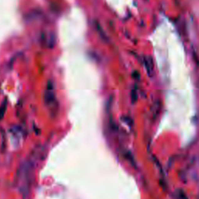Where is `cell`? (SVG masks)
<instances>
[{
	"mask_svg": "<svg viewBox=\"0 0 199 199\" xmlns=\"http://www.w3.org/2000/svg\"><path fill=\"white\" fill-rule=\"evenodd\" d=\"M34 165L30 160H27L20 165L17 172V184L20 191L27 195L30 191L34 176Z\"/></svg>",
	"mask_w": 199,
	"mask_h": 199,
	"instance_id": "1",
	"label": "cell"
},
{
	"mask_svg": "<svg viewBox=\"0 0 199 199\" xmlns=\"http://www.w3.org/2000/svg\"><path fill=\"white\" fill-rule=\"evenodd\" d=\"M44 100H45V104L48 107L51 112H53V107H55V96L53 92V85L51 81L48 82V89L45 92V95H44Z\"/></svg>",
	"mask_w": 199,
	"mask_h": 199,
	"instance_id": "2",
	"label": "cell"
},
{
	"mask_svg": "<svg viewBox=\"0 0 199 199\" xmlns=\"http://www.w3.org/2000/svg\"><path fill=\"white\" fill-rule=\"evenodd\" d=\"M6 107H7V100L5 99L2 103V104L0 105V121L4 118L6 111Z\"/></svg>",
	"mask_w": 199,
	"mask_h": 199,
	"instance_id": "3",
	"label": "cell"
},
{
	"mask_svg": "<svg viewBox=\"0 0 199 199\" xmlns=\"http://www.w3.org/2000/svg\"><path fill=\"white\" fill-rule=\"evenodd\" d=\"M54 45H55V37L54 35L51 34V37H50L49 41H48V46H49L50 48H53Z\"/></svg>",
	"mask_w": 199,
	"mask_h": 199,
	"instance_id": "4",
	"label": "cell"
}]
</instances>
